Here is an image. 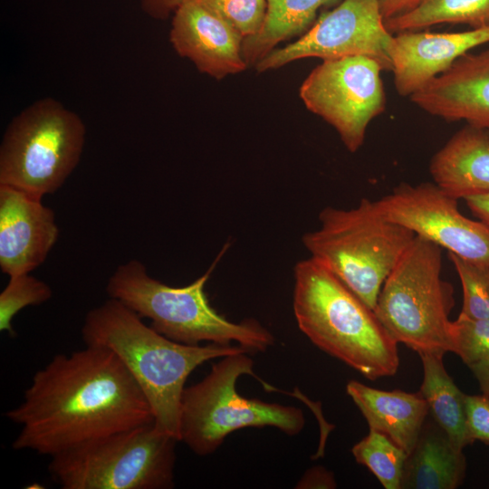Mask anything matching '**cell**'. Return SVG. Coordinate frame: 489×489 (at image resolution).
<instances>
[{
  "instance_id": "obj_1",
  "label": "cell",
  "mask_w": 489,
  "mask_h": 489,
  "mask_svg": "<svg viewBox=\"0 0 489 489\" xmlns=\"http://www.w3.org/2000/svg\"><path fill=\"white\" fill-rule=\"evenodd\" d=\"M5 415L20 426L14 450L50 457L154 423L146 397L120 359L93 345L53 356Z\"/></svg>"
},
{
  "instance_id": "obj_2",
  "label": "cell",
  "mask_w": 489,
  "mask_h": 489,
  "mask_svg": "<svg viewBox=\"0 0 489 489\" xmlns=\"http://www.w3.org/2000/svg\"><path fill=\"white\" fill-rule=\"evenodd\" d=\"M82 337L85 345L106 348L120 359L146 397L156 428L178 441L181 400L188 376L207 360L248 351L240 345L174 341L113 298L88 312Z\"/></svg>"
},
{
  "instance_id": "obj_3",
  "label": "cell",
  "mask_w": 489,
  "mask_h": 489,
  "mask_svg": "<svg viewBox=\"0 0 489 489\" xmlns=\"http://www.w3.org/2000/svg\"><path fill=\"white\" fill-rule=\"evenodd\" d=\"M292 307L299 329L319 349L375 380L399 366L398 342L374 311L319 261H299Z\"/></svg>"
},
{
  "instance_id": "obj_4",
  "label": "cell",
  "mask_w": 489,
  "mask_h": 489,
  "mask_svg": "<svg viewBox=\"0 0 489 489\" xmlns=\"http://www.w3.org/2000/svg\"><path fill=\"white\" fill-rule=\"evenodd\" d=\"M228 244L200 277L183 287H173L151 277L145 265L132 259L117 267L106 285L116 299L165 337L187 345L210 341L230 345L235 341L249 350L264 351L274 342L272 333L254 319L233 322L219 314L205 292L213 270Z\"/></svg>"
},
{
  "instance_id": "obj_5",
  "label": "cell",
  "mask_w": 489,
  "mask_h": 489,
  "mask_svg": "<svg viewBox=\"0 0 489 489\" xmlns=\"http://www.w3.org/2000/svg\"><path fill=\"white\" fill-rule=\"evenodd\" d=\"M319 221L318 229L303 235L304 247L374 311L383 283L416 234L369 198L350 209L325 207Z\"/></svg>"
},
{
  "instance_id": "obj_6",
  "label": "cell",
  "mask_w": 489,
  "mask_h": 489,
  "mask_svg": "<svg viewBox=\"0 0 489 489\" xmlns=\"http://www.w3.org/2000/svg\"><path fill=\"white\" fill-rule=\"evenodd\" d=\"M441 271L442 247L416 235L383 283L374 309L391 337L418 354L454 351V291Z\"/></svg>"
},
{
  "instance_id": "obj_7",
  "label": "cell",
  "mask_w": 489,
  "mask_h": 489,
  "mask_svg": "<svg viewBox=\"0 0 489 489\" xmlns=\"http://www.w3.org/2000/svg\"><path fill=\"white\" fill-rule=\"evenodd\" d=\"M246 352L223 357L201 381L184 389L179 442L198 455L214 453L235 430L273 427L295 436L304 427L300 408L247 398L237 392L236 381L242 375L255 377L254 361Z\"/></svg>"
},
{
  "instance_id": "obj_8",
  "label": "cell",
  "mask_w": 489,
  "mask_h": 489,
  "mask_svg": "<svg viewBox=\"0 0 489 489\" xmlns=\"http://www.w3.org/2000/svg\"><path fill=\"white\" fill-rule=\"evenodd\" d=\"M86 128L59 101L37 100L7 126L0 145V185L43 198L56 192L81 159Z\"/></svg>"
},
{
  "instance_id": "obj_9",
  "label": "cell",
  "mask_w": 489,
  "mask_h": 489,
  "mask_svg": "<svg viewBox=\"0 0 489 489\" xmlns=\"http://www.w3.org/2000/svg\"><path fill=\"white\" fill-rule=\"evenodd\" d=\"M177 442L150 423L52 456L48 471L62 489L172 488Z\"/></svg>"
},
{
  "instance_id": "obj_10",
  "label": "cell",
  "mask_w": 489,
  "mask_h": 489,
  "mask_svg": "<svg viewBox=\"0 0 489 489\" xmlns=\"http://www.w3.org/2000/svg\"><path fill=\"white\" fill-rule=\"evenodd\" d=\"M382 70L369 56L324 60L300 87L306 108L331 125L352 153L362 146L370 121L385 110Z\"/></svg>"
},
{
  "instance_id": "obj_11",
  "label": "cell",
  "mask_w": 489,
  "mask_h": 489,
  "mask_svg": "<svg viewBox=\"0 0 489 489\" xmlns=\"http://www.w3.org/2000/svg\"><path fill=\"white\" fill-rule=\"evenodd\" d=\"M392 36L385 25L379 0H341L297 41L274 49L255 66L262 72L304 58L324 61L363 55L379 60L385 70H390Z\"/></svg>"
},
{
  "instance_id": "obj_12",
  "label": "cell",
  "mask_w": 489,
  "mask_h": 489,
  "mask_svg": "<svg viewBox=\"0 0 489 489\" xmlns=\"http://www.w3.org/2000/svg\"><path fill=\"white\" fill-rule=\"evenodd\" d=\"M387 218L465 260L489 265V226L465 216L436 184L401 183L375 200Z\"/></svg>"
},
{
  "instance_id": "obj_13",
  "label": "cell",
  "mask_w": 489,
  "mask_h": 489,
  "mask_svg": "<svg viewBox=\"0 0 489 489\" xmlns=\"http://www.w3.org/2000/svg\"><path fill=\"white\" fill-rule=\"evenodd\" d=\"M59 236L54 212L42 198L0 185V268L9 277L31 273Z\"/></svg>"
},
{
  "instance_id": "obj_14",
  "label": "cell",
  "mask_w": 489,
  "mask_h": 489,
  "mask_svg": "<svg viewBox=\"0 0 489 489\" xmlns=\"http://www.w3.org/2000/svg\"><path fill=\"white\" fill-rule=\"evenodd\" d=\"M244 37L197 0L183 3L172 14L169 40L175 51L216 79L246 69Z\"/></svg>"
},
{
  "instance_id": "obj_15",
  "label": "cell",
  "mask_w": 489,
  "mask_h": 489,
  "mask_svg": "<svg viewBox=\"0 0 489 489\" xmlns=\"http://www.w3.org/2000/svg\"><path fill=\"white\" fill-rule=\"evenodd\" d=\"M489 43V26L458 33L406 31L393 35L388 57L394 85L410 97L470 50Z\"/></svg>"
},
{
  "instance_id": "obj_16",
  "label": "cell",
  "mask_w": 489,
  "mask_h": 489,
  "mask_svg": "<svg viewBox=\"0 0 489 489\" xmlns=\"http://www.w3.org/2000/svg\"><path fill=\"white\" fill-rule=\"evenodd\" d=\"M409 98L428 114L489 130V49L465 53Z\"/></svg>"
},
{
  "instance_id": "obj_17",
  "label": "cell",
  "mask_w": 489,
  "mask_h": 489,
  "mask_svg": "<svg viewBox=\"0 0 489 489\" xmlns=\"http://www.w3.org/2000/svg\"><path fill=\"white\" fill-rule=\"evenodd\" d=\"M429 171L455 199L489 193V130L466 124L433 156Z\"/></svg>"
},
{
  "instance_id": "obj_18",
  "label": "cell",
  "mask_w": 489,
  "mask_h": 489,
  "mask_svg": "<svg viewBox=\"0 0 489 489\" xmlns=\"http://www.w3.org/2000/svg\"><path fill=\"white\" fill-rule=\"evenodd\" d=\"M346 391L369 430L386 435L408 455L411 452L429 415L428 405L419 391L380 390L357 380L349 381Z\"/></svg>"
},
{
  "instance_id": "obj_19",
  "label": "cell",
  "mask_w": 489,
  "mask_h": 489,
  "mask_svg": "<svg viewBox=\"0 0 489 489\" xmlns=\"http://www.w3.org/2000/svg\"><path fill=\"white\" fill-rule=\"evenodd\" d=\"M465 471L463 451L431 417L425 421L408 455L400 489H455L462 484Z\"/></svg>"
},
{
  "instance_id": "obj_20",
  "label": "cell",
  "mask_w": 489,
  "mask_h": 489,
  "mask_svg": "<svg viewBox=\"0 0 489 489\" xmlns=\"http://www.w3.org/2000/svg\"><path fill=\"white\" fill-rule=\"evenodd\" d=\"M423 365L419 392L427 401L429 414L459 449L473 444L465 418V396L447 374L442 354H418Z\"/></svg>"
},
{
  "instance_id": "obj_21",
  "label": "cell",
  "mask_w": 489,
  "mask_h": 489,
  "mask_svg": "<svg viewBox=\"0 0 489 489\" xmlns=\"http://www.w3.org/2000/svg\"><path fill=\"white\" fill-rule=\"evenodd\" d=\"M340 1L266 0V13L260 29L243 39L245 63L256 64L281 42L308 31L321 7Z\"/></svg>"
},
{
  "instance_id": "obj_22",
  "label": "cell",
  "mask_w": 489,
  "mask_h": 489,
  "mask_svg": "<svg viewBox=\"0 0 489 489\" xmlns=\"http://www.w3.org/2000/svg\"><path fill=\"white\" fill-rule=\"evenodd\" d=\"M392 33L430 25L465 24L472 29L489 26V0H423L412 10L384 21Z\"/></svg>"
},
{
  "instance_id": "obj_23",
  "label": "cell",
  "mask_w": 489,
  "mask_h": 489,
  "mask_svg": "<svg viewBox=\"0 0 489 489\" xmlns=\"http://www.w3.org/2000/svg\"><path fill=\"white\" fill-rule=\"evenodd\" d=\"M351 452L357 463L365 465L385 489H400L408 454L388 436L369 430Z\"/></svg>"
},
{
  "instance_id": "obj_24",
  "label": "cell",
  "mask_w": 489,
  "mask_h": 489,
  "mask_svg": "<svg viewBox=\"0 0 489 489\" xmlns=\"http://www.w3.org/2000/svg\"><path fill=\"white\" fill-rule=\"evenodd\" d=\"M52 296L51 287L30 273L10 276L8 283L0 293V331L14 336V316L27 306L46 302Z\"/></svg>"
},
{
  "instance_id": "obj_25",
  "label": "cell",
  "mask_w": 489,
  "mask_h": 489,
  "mask_svg": "<svg viewBox=\"0 0 489 489\" xmlns=\"http://www.w3.org/2000/svg\"><path fill=\"white\" fill-rule=\"evenodd\" d=\"M448 257L455 269L463 290L459 315L470 319L489 318V265L476 264L452 253Z\"/></svg>"
},
{
  "instance_id": "obj_26",
  "label": "cell",
  "mask_w": 489,
  "mask_h": 489,
  "mask_svg": "<svg viewBox=\"0 0 489 489\" xmlns=\"http://www.w3.org/2000/svg\"><path fill=\"white\" fill-rule=\"evenodd\" d=\"M454 353L471 368L489 364V318L470 319L458 315L452 323Z\"/></svg>"
},
{
  "instance_id": "obj_27",
  "label": "cell",
  "mask_w": 489,
  "mask_h": 489,
  "mask_svg": "<svg viewBox=\"0 0 489 489\" xmlns=\"http://www.w3.org/2000/svg\"><path fill=\"white\" fill-rule=\"evenodd\" d=\"M218 15L244 38L254 34L261 27L265 13L266 0H197Z\"/></svg>"
},
{
  "instance_id": "obj_28",
  "label": "cell",
  "mask_w": 489,
  "mask_h": 489,
  "mask_svg": "<svg viewBox=\"0 0 489 489\" xmlns=\"http://www.w3.org/2000/svg\"><path fill=\"white\" fill-rule=\"evenodd\" d=\"M466 427L473 443L475 440L489 445V396H465Z\"/></svg>"
},
{
  "instance_id": "obj_29",
  "label": "cell",
  "mask_w": 489,
  "mask_h": 489,
  "mask_svg": "<svg viewBox=\"0 0 489 489\" xmlns=\"http://www.w3.org/2000/svg\"><path fill=\"white\" fill-rule=\"evenodd\" d=\"M188 0H139L142 11L156 20H165Z\"/></svg>"
},
{
  "instance_id": "obj_30",
  "label": "cell",
  "mask_w": 489,
  "mask_h": 489,
  "mask_svg": "<svg viewBox=\"0 0 489 489\" xmlns=\"http://www.w3.org/2000/svg\"><path fill=\"white\" fill-rule=\"evenodd\" d=\"M301 488H335L336 482L331 472L321 466L310 469L298 484Z\"/></svg>"
},
{
  "instance_id": "obj_31",
  "label": "cell",
  "mask_w": 489,
  "mask_h": 489,
  "mask_svg": "<svg viewBox=\"0 0 489 489\" xmlns=\"http://www.w3.org/2000/svg\"><path fill=\"white\" fill-rule=\"evenodd\" d=\"M423 0H379L380 11L384 21L408 12Z\"/></svg>"
},
{
  "instance_id": "obj_32",
  "label": "cell",
  "mask_w": 489,
  "mask_h": 489,
  "mask_svg": "<svg viewBox=\"0 0 489 489\" xmlns=\"http://www.w3.org/2000/svg\"><path fill=\"white\" fill-rule=\"evenodd\" d=\"M464 200L471 213L489 226V193L470 196Z\"/></svg>"
},
{
  "instance_id": "obj_33",
  "label": "cell",
  "mask_w": 489,
  "mask_h": 489,
  "mask_svg": "<svg viewBox=\"0 0 489 489\" xmlns=\"http://www.w3.org/2000/svg\"><path fill=\"white\" fill-rule=\"evenodd\" d=\"M470 370L476 379L483 394L489 396V364L474 366Z\"/></svg>"
}]
</instances>
